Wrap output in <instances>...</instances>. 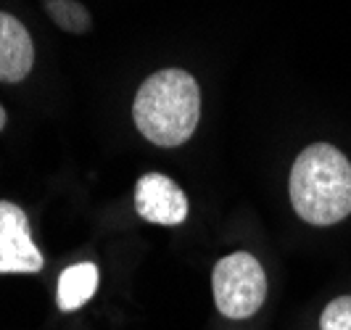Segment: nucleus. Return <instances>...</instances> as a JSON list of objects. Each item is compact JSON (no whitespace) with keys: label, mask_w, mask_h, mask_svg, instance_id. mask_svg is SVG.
Instances as JSON below:
<instances>
[{"label":"nucleus","mask_w":351,"mask_h":330,"mask_svg":"<svg viewBox=\"0 0 351 330\" xmlns=\"http://www.w3.org/2000/svg\"><path fill=\"white\" fill-rule=\"evenodd\" d=\"M291 204L304 222L328 227L351 214V161L335 145L315 143L291 169Z\"/></svg>","instance_id":"nucleus-1"},{"label":"nucleus","mask_w":351,"mask_h":330,"mask_svg":"<svg viewBox=\"0 0 351 330\" xmlns=\"http://www.w3.org/2000/svg\"><path fill=\"white\" fill-rule=\"evenodd\" d=\"M132 117L148 143L164 148L182 145L195 132L201 117L198 82L182 69L151 74L135 95Z\"/></svg>","instance_id":"nucleus-2"},{"label":"nucleus","mask_w":351,"mask_h":330,"mask_svg":"<svg viewBox=\"0 0 351 330\" xmlns=\"http://www.w3.org/2000/svg\"><path fill=\"white\" fill-rule=\"evenodd\" d=\"M214 301L230 320H246L259 312L267 296V275L262 264L246 251L230 254L214 267Z\"/></svg>","instance_id":"nucleus-3"},{"label":"nucleus","mask_w":351,"mask_h":330,"mask_svg":"<svg viewBox=\"0 0 351 330\" xmlns=\"http://www.w3.org/2000/svg\"><path fill=\"white\" fill-rule=\"evenodd\" d=\"M43 254L32 241L24 209L0 201V275L5 272H40Z\"/></svg>","instance_id":"nucleus-4"},{"label":"nucleus","mask_w":351,"mask_h":330,"mask_svg":"<svg viewBox=\"0 0 351 330\" xmlns=\"http://www.w3.org/2000/svg\"><path fill=\"white\" fill-rule=\"evenodd\" d=\"M135 209L145 222L180 225L188 217V198L167 174L148 172L135 185Z\"/></svg>","instance_id":"nucleus-5"},{"label":"nucleus","mask_w":351,"mask_h":330,"mask_svg":"<svg viewBox=\"0 0 351 330\" xmlns=\"http://www.w3.org/2000/svg\"><path fill=\"white\" fill-rule=\"evenodd\" d=\"M35 64V45L24 24L0 11V82H21Z\"/></svg>","instance_id":"nucleus-6"},{"label":"nucleus","mask_w":351,"mask_h":330,"mask_svg":"<svg viewBox=\"0 0 351 330\" xmlns=\"http://www.w3.org/2000/svg\"><path fill=\"white\" fill-rule=\"evenodd\" d=\"M98 288V267L95 264H71L69 270L61 272L58 278V294L56 304L61 312H74L80 307H85L90 298L95 296Z\"/></svg>","instance_id":"nucleus-7"},{"label":"nucleus","mask_w":351,"mask_h":330,"mask_svg":"<svg viewBox=\"0 0 351 330\" xmlns=\"http://www.w3.org/2000/svg\"><path fill=\"white\" fill-rule=\"evenodd\" d=\"M45 11L66 32H85L90 30V14L77 0H45Z\"/></svg>","instance_id":"nucleus-8"},{"label":"nucleus","mask_w":351,"mask_h":330,"mask_svg":"<svg viewBox=\"0 0 351 330\" xmlns=\"http://www.w3.org/2000/svg\"><path fill=\"white\" fill-rule=\"evenodd\" d=\"M322 330H351V296H338L330 301L319 320Z\"/></svg>","instance_id":"nucleus-9"},{"label":"nucleus","mask_w":351,"mask_h":330,"mask_svg":"<svg viewBox=\"0 0 351 330\" xmlns=\"http://www.w3.org/2000/svg\"><path fill=\"white\" fill-rule=\"evenodd\" d=\"M5 127V111H3V106H0V130Z\"/></svg>","instance_id":"nucleus-10"}]
</instances>
